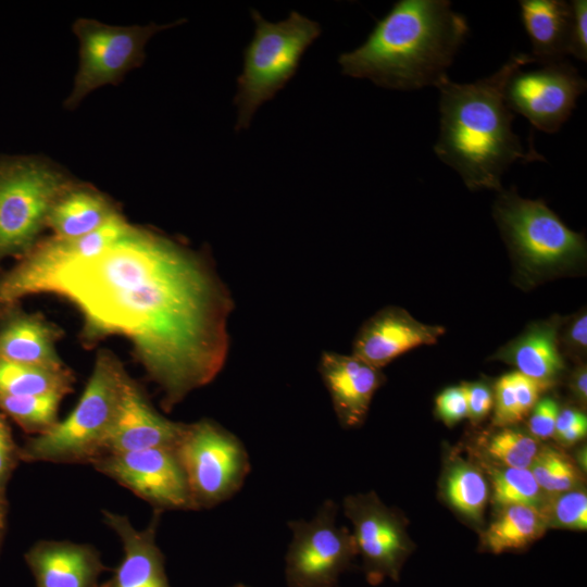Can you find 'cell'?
I'll return each instance as SVG.
<instances>
[{"label": "cell", "instance_id": "e0dca14e", "mask_svg": "<svg viewBox=\"0 0 587 587\" xmlns=\"http://www.w3.org/2000/svg\"><path fill=\"white\" fill-rule=\"evenodd\" d=\"M319 371L340 425L346 428L362 425L374 394L385 382L380 369L354 354L323 352Z\"/></svg>", "mask_w": 587, "mask_h": 587}, {"label": "cell", "instance_id": "ac0fdd59", "mask_svg": "<svg viewBox=\"0 0 587 587\" xmlns=\"http://www.w3.org/2000/svg\"><path fill=\"white\" fill-rule=\"evenodd\" d=\"M104 523L123 545V558L112 576L100 587H171L162 551L155 534L160 511H155L145 529L135 528L127 516L103 511Z\"/></svg>", "mask_w": 587, "mask_h": 587}, {"label": "cell", "instance_id": "5b68a950", "mask_svg": "<svg viewBox=\"0 0 587 587\" xmlns=\"http://www.w3.org/2000/svg\"><path fill=\"white\" fill-rule=\"evenodd\" d=\"M494 217L524 284L566 272L586 259L584 235L569 228L542 199L522 198L515 186L500 191Z\"/></svg>", "mask_w": 587, "mask_h": 587}, {"label": "cell", "instance_id": "ee69618b", "mask_svg": "<svg viewBox=\"0 0 587 587\" xmlns=\"http://www.w3.org/2000/svg\"><path fill=\"white\" fill-rule=\"evenodd\" d=\"M586 448H582L577 451L576 459L582 467V470L586 471Z\"/></svg>", "mask_w": 587, "mask_h": 587}, {"label": "cell", "instance_id": "9c48e42d", "mask_svg": "<svg viewBox=\"0 0 587 587\" xmlns=\"http://www.w3.org/2000/svg\"><path fill=\"white\" fill-rule=\"evenodd\" d=\"M180 23L113 26L91 18L75 21L73 32L79 42V64L65 108L74 109L95 89L118 83L127 72L142 64L146 45L153 35Z\"/></svg>", "mask_w": 587, "mask_h": 587}, {"label": "cell", "instance_id": "f6af8a7d", "mask_svg": "<svg viewBox=\"0 0 587 587\" xmlns=\"http://www.w3.org/2000/svg\"><path fill=\"white\" fill-rule=\"evenodd\" d=\"M230 587H252V586L245 585V584H236V585L230 586Z\"/></svg>", "mask_w": 587, "mask_h": 587}, {"label": "cell", "instance_id": "74e56055", "mask_svg": "<svg viewBox=\"0 0 587 587\" xmlns=\"http://www.w3.org/2000/svg\"><path fill=\"white\" fill-rule=\"evenodd\" d=\"M466 404L467 417L474 423L484 420L492 408V392L490 388L482 382L462 384Z\"/></svg>", "mask_w": 587, "mask_h": 587}, {"label": "cell", "instance_id": "ffe728a7", "mask_svg": "<svg viewBox=\"0 0 587 587\" xmlns=\"http://www.w3.org/2000/svg\"><path fill=\"white\" fill-rule=\"evenodd\" d=\"M63 330L38 312L14 308L0 316V360L53 370L67 367L57 351Z\"/></svg>", "mask_w": 587, "mask_h": 587}, {"label": "cell", "instance_id": "e575fe53", "mask_svg": "<svg viewBox=\"0 0 587 587\" xmlns=\"http://www.w3.org/2000/svg\"><path fill=\"white\" fill-rule=\"evenodd\" d=\"M559 404L551 398L539 400L528 419V433L537 440H545L553 437L555 422L559 414Z\"/></svg>", "mask_w": 587, "mask_h": 587}, {"label": "cell", "instance_id": "ba28073f", "mask_svg": "<svg viewBox=\"0 0 587 587\" xmlns=\"http://www.w3.org/2000/svg\"><path fill=\"white\" fill-rule=\"evenodd\" d=\"M174 450L197 511L234 497L251 471L242 441L210 419L187 424Z\"/></svg>", "mask_w": 587, "mask_h": 587}, {"label": "cell", "instance_id": "7bdbcfd3", "mask_svg": "<svg viewBox=\"0 0 587 587\" xmlns=\"http://www.w3.org/2000/svg\"><path fill=\"white\" fill-rule=\"evenodd\" d=\"M8 501L5 494L0 492V551L7 529Z\"/></svg>", "mask_w": 587, "mask_h": 587}, {"label": "cell", "instance_id": "4316f807", "mask_svg": "<svg viewBox=\"0 0 587 587\" xmlns=\"http://www.w3.org/2000/svg\"><path fill=\"white\" fill-rule=\"evenodd\" d=\"M491 502L500 509L509 505H527L545 512L549 496L538 486L529 469H494Z\"/></svg>", "mask_w": 587, "mask_h": 587}, {"label": "cell", "instance_id": "d4e9b609", "mask_svg": "<svg viewBox=\"0 0 587 587\" xmlns=\"http://www.w3.org/2000/svg\"><path fill=\"white\" fill-rule=\"evenodd\" d=\"M75 376L68 369L53 370L0 360V397H22L73 390Z\"/></svg>", "mask_w": 587, "mask_h": 587}, {"label": "cell", "instance_id": "8d00e7d4", "mask_svg": "<svg viewBox=\"0 0 587 587\" xmlns=\"http://www.w3.org/2000/svg\"><path fill=\"white\" fill-rule=\"evenodd\" d=\"M570 3L572 8L570 54L585 62L587 60V1L573 0Z\"/></svg>", "mask_w": 587, "mask_h": 587}, {"label": "cell", "instance_id": "cb8c5ba5", "mask_svg": "<svg viewBox=\"0 0 587 587\" xmlns=\"http://www.w3.org/2000/svg\"><path fill=\"white\" fill-rule=\"evenodd\" d=\"M549 528L544 511L527 505H509L482 534V547L491 553L521 550L538 540Z\"/></svg>", "mask_w": 587, "mask_h": 587}, {"label": "cell", "instance_id": "4dcf8cb0", "mask_svg": "<svg viewBox=\"0 0 587 587\" xmlns=\"http://www.w3.org/2000/svg\"><path fill=\"white\" fill-rule=\"evenodd\" d=\"M545 514L549 527L586 530L587 495L583 489H574L549 496Z\"/></svg>", "mask_w": 587, "mask_h": 587}, {"label": "cell", "instance_id": "83f0119b", "mask_svg": "<svg viewBox=\"0 0 587 587\" xmlns=\"http://www.w3.org/2000/svg\"><path fill=\"white\" fill-rule=\"evenodd\" d=\"M63 398L58 394L0 397V411L25 433L37 436L59 421L58 412Z\"/></svg>", "mask_w": 587, "mask_h": 587}, {"label": "cell", "instance_id": "f546056e", "mask_svg": "<svg viewBox=\"0 0 587 587\" xmlns=\"http://www.w3.org/2000/svg\"><path fill=\"white\" fill-rule=\"evenodd\" d=\"M540 447L529 433L504 427L488 439L486 452L502 467L529 469Z\"/></svg>", "mask_w": 587, "mask_h": 587}, {"label": "cell", "instance_id": "30bf717a", "mask_svg": "<svg viewBox=\"0 0 587 587\" xmlns=\"http://www.w3.org/2000/svg\"><path fill=\"white\" fill-rule=\"evenodd\" d=\"M338 505L326 499L311 520L288 522L291 540L285 554L287 587H337L358 551L352 533L336 522Z\"/></svg>", "mask_w": 587, "mask_h": 587}, {"label": "cell", "instance_id": "8fae6325", "mask_svg": "<svg viewBox=\"0 0 587 587\" xmlns=\"http://www.w3.org/2000/svg\"><path fill=\"white\" fill-rule=\"evenodd\" d=\"M342 508L352 524L367 583L376 586L385 579L399 582L403 565L415 549L401 514L387 507L375 491L346 496Z\"/></svg>", "mask_w": 587, "mask_h": 587}, {"label": "cell", "instance_id": "5bb4252c", "mask_svg": "<svg viewBox=\"0 0 587 587\" xmlns=\"http://www.w3.org/2000/svg\"><path fill=\"white\" fill-rule=\"evenodd\" d=\"M587 82L567 60L540 68L517 70L507 82L504 98L512 112L549 134L557 133L569 120Z\"/></svg>", "mask_w": 587, "mask_h": 587}, {"label": "cell", "instance_id": "3957f363", "mask_svg": "<svg viewBox=\"0 0 587 587\" xmlns=\"http://www.w3.org/2000/svg\"><path fill=\"white\" fill-rule=\"evenodd\" d=\"M470 27L448 0H399L363 45L338 58L341 73L395 90L437 86Z\"/></svg>", "mask_w": 587, "mask_h": 587}, {"label": "cell", "instance_id": "d6986e66", "mask_svg": "<svg viewBox=\"0 0 587 587\" xmlns=\"http://www.w3.org/2000/svg\"><path fill=\"white\" fill-rule=\"evenodd\" d=\"M24 559L36 587H100L99 577L109 570L97 548L68 540H39Z\"/></svg>", "mask_w": 587, "mask_h": 587}, {"label": "cell", "instance_id": "7a4b0ae2", "mask_svg": "<svg viewBox=\"0 0 587 587\" xmlns=\"http://www.w3.org/2000/svg\"><path fill=\"white\" fill-rule=\"evenodd\" d=\"M533 62L529 53H515L488 77L466 84L446 77L436 86L440 130L434 151L470 190L500 192L502 175L514 162L545 161L534 147L525 150L512 130L514 114L504 98L512 74Z\"/></svg>", "mask_w": 587, "mask_h": 587}, {"label": "cell", "instance_id": "484cf974", "mask_svg": "<svg viewBox=\"0 0 587 587\" xmlns=\"http://www.w3.org/2000/svg\"><path fill=\"white\" fill-rule=\"evenodd\" d=\"M442 494L450 507L466 520L480 524L489 497V486L482 471L462 459L446 470Z\"/></svg>", "mask_w": 587, "mask_h": 587}, {"label": "cell", "instance_id": "7c38bea8", "mask_svg": "<svg viewBox=\"0 0 587 587\" xmlns=\"http://www.w3.org/2000/svg\"><path fill=\"white\" fill-rule=\"evenodd\" d=\"M130 223L121 214L99 229L75 239L55 236L38 240L20 261L0 275V316L25 297L43 294L50 278L70 262L97 255L116 241Z\"/></svg>", "mask_w": 587, "mask_h": 587}, {"label": "cell", "instance_id": "52a82bcc", "mask_svg": "<svg viewBox=\"0 0 587 587\" xmlns=\"http://www.w3.org/2000/svg\"><path fill=\"white\" fill-rule=\"evenodd\" d=\"M71 183L36 155H0V261L22 257L39 240L50 209Z\"/></svg>", "mask_w": 587, "mask_h": 587}, {"label": "cell", "instance_id": "4fadbf2b", "mask_svg": "<svg viewBox=\"0 0 587 587\" xmlns=\"http://www.w3.org/2000/svg\"><path fill=\"white\" fill-rule=\"evenodd\" d=\"M155 511H197L174 448L103 454L90 464Z\"/></svg>", "mask_w": 587, "mask_h": 587}, {"label": "cell", "instance_id": "f1b7e54d", "mask_svg": "<svg viewBox=\"0 0 587 587\" xmlns=\"http://www.w3.org/2000/svg\"><path fill=\"white\" fill-rule=\"evenodd\" d=\"M538 486L548 496L577 489L582 474L562 451L542 446L529 467Z\"/></svg>", "mask_w": 587, "mask_h": 587}, {"label": "cell", "instance_id": "9a60e30c", "mask_svg": "<svg viewBox=\"0 0 587 587\" xmlns=\"http://www.w3.org/2000/svg\"><path fill=\"white\" fill-rule=\"evenodd\" d=\"M186 425L161 415L152 407L142 388L128 375L103 454L159 447L175 448Z\"/></svg>", "mask_w": 587, "mask_h": 587}, {"label": "cell", "instance_id": "b9f144b4", "mask_svg": "<svg viewBox=\"0 0 587 587\" xmlns=\"http://www.w3.org/2000/svg\"><path fill=\"white\" fill-rule=\"evenodd\" d=\"M587 434V417L578 421L569 429L557 436L558 441L563 446H572L582 440Z\"/></svg>", "mask_w": 587, "mask_h": 587}, {"label": "cell", "instance_id": "2e32d148", "mask_svg": "<svg viewBox=\"0 0 587 587\" xmlns=\"http://www.w3.org/2000/svg\"><path fill=\"white\" fill-rule=\"evenodd\" d=\"M444 334L442 326L424 324L402 308L387 307L362 325L352 354L382 369L413 348L437 342Z\"/></svg>", "mask_w": 587, "mask_h": 587}, {"label": "cell", "instance_id": "60d3db41", "mask_svg": "<svg viewBox=\"0 0 587 587\" xmlns=\"http://www.w3.org/2000/svg\"><path fill=\"white\" fill-rule=\"evenodd\" d=\"M585 417L586 415L583 412L575 409H564L562 411H559L553 437L559 436L560 434L569 429L571 426H573L575 423Z\"/></svg>", "mask_w": 587, "mask_h": 587}, {"label": "cell", "instance_id": "d6a6232c", "mask_svg": "<svg viewBox=\"0 0 587 587\" xmlns=\"http://www.w3.org/2000/svg\"><path fill=\"white\" fill-rule=\"evenodd\" d=\"M21 460V447L16 445L8 417L0 411V492L7 485Z\"/></svg>", "mask_w": 587, "mask_h": 587}, {"label": "cell", "instance_id": "836d02e7", "mask_svg": "<svg viewBox=\"0 0 587 587\" xmlns=\"http://www.w3.org/2000/svg\"><path fill=\"white\" fill-rule=\"evenodd\" d=\"M435 412L448 426L467 417V404L462 385L441 391L435 400Z\"/></svg>", "mask_w": 587, "mask_h": 587}, {"label": "cell", "instance_id": "1f68e13d", "mask_svg": "<svg viewBox=\"0 0 587 587\" xmlns=\"http://www.w3.org/2000/svg\"><path fill=\"white\" fill-rule=\"evenodd\" d=\"M512 374L502 375L495 386V413L492 423L499 427H508L521 422Z\"/></svg>", "mask_w": 587, "mask_h": 587}, {"label": "cell", "instance_id": "8992f818", "mask_svg": "<svg viewBox=\"0 0 587 587\" xmlns=\"http://www.w3.org/2000/svg\"><path fill=\"white\" fill-rule=\"evenodd\" d=\"M254 35L243 51L234 103L238 109L236 130L247 128L257 109L275 97L295 76L305 50L319 38L321 25L298 13L272 23L251 10Z\"/></svg>", "mask_w": 587, "mask_h": 587}, {"label": "cell", "instance_id": "7402d4cb", "mask_svg": "<svg viewBox=\"0 0 587 587\" xmlns=\"http://www.w3.org/2000/svg\"><path fill=\"white\" fill-rule=\"evenodd\" d=\"M520 8L534 62L545 65L565 60L570 54L571 3L563 0H522Z\"/></svg>", "mask_w": 587, "mask_h": 587}, {"label": "cell", "instance_id": "277c9868", "mask_svg": "<svg viewBox=\"0 0 587 587\" xmlns=\"http://www.w3.org/2000/svg\"><path fill=\"white\" fill-rule=\"evenodd\" d=\"M128 374L110 350H100L77 404L49 430L21 447L25 462L91 464L104 453Z\"/></svg>", "mask_w": 587, "mask_h": 587}, {"label": "cell", "instance_id": "44dd1931", "mask_svg": "<svg viewBox=\"0 0 587 587\" xmlns=\"http://www.w3.org/2000/svg\"><path fill=\"white\" fill-rule=\"evenodd\" d=\"M561 317L536 322L527 327L492 357L516 367V371L536 380L553 385L564 370L558 348Z\"/></svg>", "mask_w": 587, "mask_h": 587}, {"label": "cell", "instance_id": "d590c367", "mask_svg": "<svg viewBox=\"0 0 587 587\" xmlns=\"http://www.w3.org/2000/svg\"><path fill=\"white\" fill-rule=\"evenodd\" d=\"M511 374L519 411L522 419H524L539 401L540 395L552 385L530 378L517 371L511 372Z\"/></svg>", "mask_w": 587, "mask_h": 587}, {"label": "cell", "instance_id": "ab89813d", "mask_svg": "<svg viewBox=\"0 0 587 587\" xmlns=\"http://www.w3.org/2000/svg\"><path fill=\"white\" fill-rule=\"evenodd\" d=\"M570 388L580 404H586L587 401V369L585 364H580L572 374Z\"/></svg>", "mask_w": 587, "mask_h": 587}, {"label": "cell", "instance_id": "603a6c76", "mask_svg": "<svg viewBox=\"0 0 587 587\" xmlns=\"http://www.w3.org/2000/svg\"><path fill=\"white\" fill-rule=\"evenodd\" d=\"M117 213L105 195L93 187L71 182L54 200L47 227L55 237L75 239L99 229Z\"/></svg>", "mask_w": 587, "mask_h": 587}, {"label": "cell", "instance_id": "6da1fadb", "mask_svg": "<svg viewBox=\"0 0 587 587\" xmlns=\"http://www.w3.org/2000/svg\"><path fill=\"white\" fill-rule=\"evenodd\" d=\"M43 294L79 311L84 345L127 338L165 411L225 364L230 292L204 254L158 232L130 224L97 255L60 268Z\"/></svg>", "mask_w": 587, "mask_h": 587}, {"label": "cell", "instance_id": "f35d334b", "mask_svg": "<svg viewBox=\"0 0 587 587\" xmlns=\"http://www.w3.org/2000/svg\"><path fill=\"white\" fill-rule=\"evenodd\" d=\"M565 344L572 351L585 353L587 347V315L582 311L570 324Z\"/></svg>", "mask_w": 587, "mask_h": 587}]
</instances>
